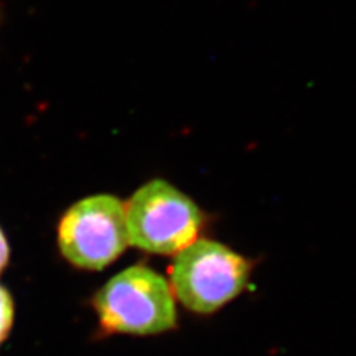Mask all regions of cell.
I'll return each mask as SVG.
<instances>
[{"mask_svg": "<svg viewBox=\"0 0 356 356\" xmlns=\"http://www.w3.org/2000/svg\"><path fill=\"white\" fill-rule=\"evenodd\" d=\"M95 310L110 332L152 336L177 327L171 284L146 266H132L98 291Z\"/></svg>", "mask_w": 356, "mask_h": 356, "instance_id": "obj_1", "label": "cell"}, {"mask_svg": "<svg viewBox=\"0 0 356 356\" xmlns=\"http://www.w3.org/2000/svg\"><path fill=\"white\" fill-rule=\"evenodd\" d=\"M250 261L226 245L196 239L175 254L171 267L174 297L196 314H213L248 284Z\"/></svg>", "mask_w": 356, "mask_h": 356, "instance_id": "obj_2", "label": "cell"}, {"mask_svg": "<svg viewBox=\"0 0 356 356\" xmlns=\"http://www.w3.org/2000/svg\"><path fill=\"white\" fill-rule=\"evenodd\" d=\"M127 208L129 243L153 254H178L197 239L202 211L163 180H152L134 193Z\"/></svg>", "mask_w": 356, "mask_h": 356, "instance_id": "obj_3", "label": "cell"}, {"mask_svg": "<svg viewBox=\"0 0 356 356\" xmlns=\"http://www.w3.org/2000/svg\"><path fill=\"white\" fill-rule=\"evenodd\" d=\"M58 243L76 267L102 270L129 245L125 204L115 196H89L74 204L60 221Z\"/></svg>", "mask_w": 356, "mask_h": 356, "instance_id": "obj_4", "label": "cell"}, {"mask_svg": "<svg viewBox=\"0 0 356 356\" xmlns=\"http://www.w3.org/2000/svg\"><path fill=\"white\" fill-rule=\"evenodd\" d=\"M14 324V302L6 289L0 285V344L8 337Z\"/></svg>", "mask_w": 356, "mask_h": 356, "instance_id": "obj_5", "label": "cell"}, {"mask_svg": "<svg viewBox=\"0 0 356 356\" xmlns=\"http://www.w3.org/2000/svg\"><path fill=\"white\" fill-rule=\"evenodd\" d=\"M8 260H9V247H8V242H6L3 232H2V229H0V272L5 269V266L8 264Z\"/></svg>", "mask_w": 356, "mask_h": 356, "instance_id": "obj_6", "label": "cell"}]
</instances>
